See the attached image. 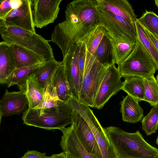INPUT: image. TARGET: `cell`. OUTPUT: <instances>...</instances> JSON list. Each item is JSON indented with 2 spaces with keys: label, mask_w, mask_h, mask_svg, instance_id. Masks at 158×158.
Returning <instances> with one entry per match:
<instances>
[{
  "label": "cell",
  "mask_w": 158,
  "mask_h": 158,
  "mask_svg": "<svg viewBox=\"0 0 158 158\" xmlns=\"http://www.w3.org/2000/svg\"><path fill=\"white\" fill-rule=\"evenodd\" d=\"M97 10L101 24L112 37L130 43H136L137 34L135 23L114 14L98 4Z\"/></svg>",
  "instance_id": "7"
},
{
  "label": "cell",
  "mask_w": 158,
  "mask_h": 158,
  "mask_svg": "<svg viewBox=\"0 0 158 158\" xmlns=\"http://www.w3.org/2000/svg\"><path fill=\"white\" fill-rule=\"evenodd\" d=\"M98 6L132 23L137 21L136 16L131 4L126 0H97Z\"/></svg>",
  "instance_id": "16"
},
{
  "label": "cell",
  "mask_w": 158,
  "mask_h": 158,
  "mask_svg": "<svg viewBox=\"0 0 158 158\" xmlns=\"http://www.w3.org/2000/svg\"><path fill=\"white\" fill-rule=\"evenodd\" d=\"M110 36L114 52V63L118 64L123 62L130 55L136 43L127 42Z\"/></svg>",
  "instance_id": "27"
},
{
  "label": "cell",
  "mask_w": 158,
  "mask_h": 158,
  "mask_svg": "<svg viewBox=\"0 0 158 158\" xmlns=\"http://www.w3.org/2000/svg\"><path fill=\"white\" fill-rule=\"evenodd\" d=\"M0 24L19 27L35 33L32 15V0H23L19 7L12 10L6 15L0 19Z\"/></svg>",
  "instance_id": "11"
},
{
  "label": "cell",
  "mask_w": 158,
  "mask_h": 158,
  "mask_svg": "<svg viewBox=\"0 0 158 158\" xmlns=\"http://www.w3.org/2000/svg\"><path fill=\"white\" fill-rule=\"evenodd\" d=\"M62 0H32L33 20L35 26L41 28L53 23L57 17Z\"/></svg>",
  "instance_id": "12"
},
{
  "label": "cell",
  "mask_w": 158,
  "mask_h": 158,
  "mask_svg": "<svg viewBox=\"0 0 158 158\" xmlns=\"http://www.w3.org/2000/svg\"><path fill=\"white\" fill-rule=\"evenodd\" d=\"M118 158H158V149L149 144L140 132H126L118 127L104 128Z\"/></svg>",
  "instance_id": "2"
},
{
  "label": "cell",
  "mask_w": 158,
  "mask_h": 158,
  "mask_svg": "<svg viewBox=\"0 0 158 158\" xmlns=\"http://www.w3.org/2000/svg\"><path fill=\"white\" fill-rule=\"evenodd\" d=\"M109 66L101 64L86 50L78 102L94 108L96 94Z\"/></svg>",
  "instance_id": "5"
},
{
  "label": "cell",
  "mask_w": 158,
  "mask_h": 158,
  "mask_svg": "<svg viewBox=\"0 0 158 158\" xmlns=\"http://www.w3.org/2000/svg\"><path fill=\"white\" fill-rule=\"evenodd\" d=\"M9 44L13 55L16 69L46 61L38 55L29 50L15 44Z\"/></svg>",
  "instance_id": "20"
},
{
  "label": "cell",
  "mask_w": 158,
  "mask_h": 158,
  "mask_svg": "<svg viewBox=\"0 0 158 158\" xmlns=\"http://www.w3.org/2000/svg\"><path fill=\"white\" fill-rule=\"evenodd\" d=\"M61 101L58 98L52 96L50 94L45 93L42 102L36 108L43 109L54 108L58 109Z\"/></svg>",
  "instance_id": "32"
},
{
  "label": "cell",
  "mask_w": 158,
  "mask_h": 158,
  "mask_svg": "<svg viewBox=\"0 0 158 158\" xmlns=\"http://www.w3.org/2000/svg\"><path fill=\"white\" fill-rule=\"evenodd\" d=\"M16 69L13 55L9 43H0V82L6 84L7 81Z\"/></svg>",
  "instance_id": "19"
},
{
  "label": "cell",
  "mask_w": 158,
  "mask_h": 158,
  "mask_svg": "<svg viewBox=\"0 0 158 158\" xmlns=\"http://www.w3.org/2000/svg\"><path fill=\"white\" fill-rule=\"evenodd\" d=\"M63 133L60 145L63 152L76 158H98L89 153L79 139L73 125L61 129Z\"/></svg>",
  "instance_id": "15"
},
{
  "label": "cell",
  "mask_w": 158,
  "mask_h": 158,
  "mask_svg": "<svg viewBox=\"0 0 158 158\" xmlns=\"http://www.w3.org/2000/svg\"><path fill=\"white\" fill-rule=\"evenodd\" d=\"M12 10L10 0H0V19L6 15Z\"/></svg>",
  "instance_id": "34"
},
{
  "label": "cell",
  "mask_w": 158,
  "mask_h": 158,
  "mask_svg": "<svg viewBox=\"0 0 158 158\" xmlns=\"http://www.w3.org/2000/svg\"><path fill=\"white\" fill-rule=\"evenodd\" d=\"M156 79L157 80V81L158 82V74L157 75L156 77Z\"/></svg>",
  "instance_id": "42"
},
{
  "label": "cell",
  "mask_w": 158,
  "mask_h": 158,
  "mask_svg": "<svg viewBox=\"0 0 158 158\" xmlns=\"http://www.w3.org/2000/svg\"><path fill=\"white\" fill-rule=\"evenodd\" d=\"M13 9H16L19 7L22 3L23 0H10Z\"/></svg>",
  "instance_id": "37"
},
{
  "label": "cell",
  "mask_w": 158,
  "mask_h": 158,
  "mask_svg": "<svg viewBox=\"0 0 158 158\" xmlns=\"http://www.w3.org/2000/svg\"><path fill=\"white\" fill-rule=\"evenodd\" d=\"M122 77L135 76L143 78L154 75L156 70L152 58L137 37L136 43L130 55L118 64Z\"/></svg>",
  "instance_id": "6"
},
{
  "label": "cell",
  "mask_w": 158,
  "mask_h": 158,
  "mask_svg": "<svg viewBox=\"0 0 158 158\" xmlns=\"http://www.w3.org/2000/svg\"><path fill=\"white\" fill-rule=\"evenodd\" d=\"M73 110L72 124L83 146L90 154L102 158V153L93 133L82 116Z\"/></svg>",
  "instance_id": "13"
},
{
  "label": "cell",
  "mask_w": 158,
  "mask_h": 158,
  "mask_svg": "<svg viewBox=\"0 0 158 158\" xmlns=\"http://www.w3.org/2000/svg\"><path fill=\"white\" fill-rule=\"evenodd\" d=\"M45 62L35 65L15 69L7 81V87L9 88L14 85H16L20 90H25L27 79L31 75L35 74Z\"/></svg>",
  "instance_id": "24"
},
{
  "label": "cell",
  "mask_w": 158,
  "mask_h": 158,
  "mask_svg": "<svg viewBox=\"0 0 158 158\" xmlns=\"http://www.w3.org/2000/svg\"><path fill=\"white\" fill-rule=\"evenodd\" d=\"M68 102L73 109L82 116L89 125L101 150L102 158H118L104 128L89 106L80 103L72 97Z\"/></svg>",
  "instance_id": "8"
},
{
  "label": "cell",
  "mask_w": 158,
  "mask_h": 158,
  "mask_svg": "<svg viewBox=\"0 0 158 158\" xmlns=\"http://www.w3.org/2000/svg\"><path fill=\"white\" fill-rule=\"evenodd\" d=\"M135 23L137 37L141 43L153 60L158 70V50L152 44L144 29L136 21Z\"/></svg>",
  "instance_id": "29"
},
{
  "label": "cell",
  "mask_w": 158,
  "mask_h": 158,
  "mask_svg": "<svg viewBox=\"0 0 158 158\" xmlns=\"http://www.w3.org/2000/svg\"><path fill=\"white\" fill-rule=\"evenodd\" d=\"M28 106L29 102L25 90L9 92L6 89L0 101V122L3 115L20 114L26 111Z\"/></svg>",
  "instance_id": "14"
},
{
  "label": "cell",
  "mask_w": 158,
  "mask_h": 158,
  "mask_svg": "<svg viewBox=\"0 0 158 158\" xmlns=\"http://www.w3.org/2000/svg\"><path fill=\"white\" fill-rule=\"evenodd\" d=\"M138 102L128 95L123 98L120 103V112L124 122L134 123L142 119L143 110Z\"/></svg>",
  "instance_id": "21"
},
{
  "label": "cell",
  "mask_w": 158,
  "mask_h": 158,
  "mask_svg": "<svg viewBox=\"0 0 158 158\" xmlns=\"http://www.w3.org/2000/svg\"><path fill=\"white\" fill-rule=\"evenodd\" d=\"M0 33L4 41L15 44L35 53L45 61L55 59L52 48L40 35L15 26L0 24Z\"/></svg>",
  "instance_id": "4"
},
{
  "label": "cell",
  "mask_w": 158,
  "mask_h": 158,
  "mask_svg": "<svg viewBox=\"0 0 158 158\" xmlns=\"http://www.w3.org/2000/svg\"><path fill=\"white\" fill-rule=\"evenodd\" d=\"M24 90L28 100V108H36L43 101L44 91L39 83L34 73L27 80Z\"/></svg>",
  "instance_id": "22"
},
{
  "label": "cell",
  "mask_w": 158,
  "mask_h": 158,
  "mask_svg": "<svg viewBox=\"0 0 158 158\" xmlns=\"http://www.w3.org/2000/svg\"><path fill=\"white\" fill-rule=\"evenodd\" d=\"M80 48L79 42L60 48L63 56L62 61L64 70L72 97L77 101L81 88L78 62Z\"/></svg>",
  "instance_id": "9"
},
{
  "label": "cell",
  "mask_w": 158,
  "mask_h": 158,
  "mask_svg": "<svg viewBox=\"0 0 158 158\" xmlns=\"http://www.w3.org/2000/svg\"><path fill=\"white\" fill-rule=\"evenodd\" d=\"M144 29L149 39L158 50V35L151 33L146 29Z\"/></svg>",
  "instance_id": "36"
},
{
  "label": "cell",
  "mask_w": 158,
  "mask_h": 158,
  "mask_svg": "<svg viewBox=\"0 0 158 158\" xmlns=\"http://www.w3.org/2000/svg\"><path fill=\"white\" fill-rule=\"evenodd\" d=\"M66 156V152H63L59 154H53L49 158H65Z\"/></svg>",
  "instance_id": "38"
},
{
  "label": "cell",
  "mask_w": 158,
  "mask_h": 158,
  "mask_svg": "<svg viewBox=\"0 0 158 158\" xmlns=\"http://www.w3.org/2000/svg\"><path fill=\"white\" fill-rule=\"evenodd\" d=\"M73 110L68 102L61 101L58 109L28 108L23 113V123L46 130H60L71 124Z\"/></svg>",
  "instance_id": "3"
},
{
  "label": "cell",
  "mask_w": 158,
  "mask_h": 158,
  "mask_svg": "<svg viewBox=\"0 0 158 158\" xmlns=\"http://www.w3.org/2000/svg\"><path fill=\"white\" fill-rule=\"evenodd\" d=\"M156 143L157 144L158 146V136H157V139H156Z\"/></svg>",
  "instance_id": "41"
},
{
  "label": "cell",
  "mask_w": 158,
  "mask_h": 158,
  "mask_svg": "<svg viewBox=\"0 0 158 158\" xmlns=\"http://www.w3.org/2000/svg\"><path fill=\"white\" fill-rule=\"evenodd\" d=\"M137 21L144 28L158 35V15L154 12L146 10Z\"/></svg>",
  "instance_id": "31"
},
{
  "label": "cell",
  "mask_w": 158,
  "mask_h": 158,
  "mask_svg": "<svg viewBox=\"0 0 158 158\" xmlns=\"http://www.w3.org/2000/svg\"><path fill=\"white\" fill-rule=\"evenodd\" d=\"M144 88V101L151 106L158 104V82L154 75L143 78Z\"/></svg>",
  "instance_id": "28"
},
{
  "label": "cell",
  "mask_w": 158,
  "mask_h": 158,
  "mask_svg": "<svg viewBox=\"0 0 158 158\" xmlns=\"http://www.w3.org/2000/svg\"><path fill=\"white\" fill-rule=\"evenodd\" d=\"M62 63L55 59L45 61L35 73L37 80L45 93L50 94L54 75Z\"/></svg>",
  "instance_id": "18"
},
{
  "label": "cell",
  "mask_w": 158,
  "mask_h": 158,
  "mask_svg": "<svg viewBox=\"0 0 158 158\" xmlns=\"http://www.w3.org/2000/svg\"><path fill=\"white\" fill-rule=\"evenodd\" d=\"M97 0H74L65 10V20L55 27L51 41L60 48L77 43L91 30L101 24Z\"/></svg>",
  "instance_id": "1"
},
{
  "label": "cell",
  "mask_w": 158,
  "mask_h": 158,
  "mask_svg": "<svg viewBox=\"0 0 158 158\" xmlns=\"http://www.w3.org/2000/svg\"><path fill=\"white\" fill-rule=\"evenodd\" d=\"M66 153V156L65 158H76L74 156H72L71 154L68 153Z\"/></svg>",
  "instance_id": "39"
},
{
  "label": "cell",
  "mask_w": 158,
  "mask_h": 158,
  "mask_svg": "<svg viewBox=\"0 0 158 158\" xmlns=\"http://www.w3.org/2000/svg\"><path fill=\"white\" fill-rule=\"evenodd\" d=\"M50 94L60 101L65 102H68L72 97L65 74L63 61L54 75L52 91Z\"/></svg>",
  "instance_id": "17"
},
{
  "label": "cell",
  "mask_w": 158,
  "mask_h": 158,
  "mask_svg": "<svg viewBox=\"0 0 158 158\" xmlns=\"http://www.w3.org/2000/svg\"><path fill=\"white\" fill-rule=\"evenodd\" d=\"M141 122L142 129L147 135L156 132L158 127V104L153 106Z\"/></svg>",
  "instance_id": "30"
},
{
  "label": "cell",
  "mask_w": 158,
  "mask_h": 158,
  "mask_svg": "<svg viewBox=\"0 0 158 158\" xmlns=\"http://www.w3.org/2000/svg\"><path fill=\"white\" fill-rule=\"evenodd\" d=\"M113 64L107 68L105 75L96 94L94 108H102L111 97L121 90L123 82L118 69Z\"/></svg>",
  "instance_id": "10"
},
{
  "label": "cell",
  "mask_w": 158,
  "mask_h": 158,
  "mask_svg": "<svg viewBox=\"0 0 158 158\" xmlns=\"http://www.w3.org/2000/svg\"><path fill=\"white\" fill-rule=\"evenodd\" d=\"M93 56L105 66H109L114 63L113 46L108 32L103 37Z\"/></svg>",
  "instance_id": "23"
},
{
  "label": "cell",
  "mask_w": 158,
  "mask_h": 158,
  "mask_svg": "<svg viewBox=\"0 0 158 158\" xmlns=\"http://www.w3.org/2000/svg\"><path fill=\"white\" fill-rule=\"evenodd\" d=\"M121 90L138 102L144 101V88L143 78L129 76L124 78Z\"/></svg>",
  "instance_id": "25"
},
{
  "label": "cell",
  "mask_w": 158,
  "mask_h": 158,
  "mask_svg": "<svg viewBox=\"0 0 158 158\" xmlns=\"http://www.w3.org/2000/svg\"><path fill=\"white\" fill-rule=\"evenodd\" d=\"M86 50L87 49L85 44L82 42H80V48L78 62L80 73L81 88L84 74Z\"/></svg>",
  "instance_id": "33"
},
{
  "label": "cell",
  "mask_w": 158,
  "mask_h": 158,
  "mask_svg": "<svg viewBox=\"0 0 158 158\" xmlns=\"http://www.w3.org/2000/svg\"><path fill=\"white\" fill-rule=\"evenodd\" d=\"M21 158H49L45 153L35 150H28Z\"/></svg>",
  "instance_id": "35"
},
{
  "label": "cell",
  "mask_w": 158,
  "mask_h": 158,
  "mask_svg": "<svg viewBox=\"0 0 158 158\" xmlns=\"http://www.w3.org/2000/svg\"><path fill=\"white\" fill-rule=\"evenodd\" d=\"M155 4L158 8V0H155Z\"/></svg>",
  "instance_id": "40"
},
{
  "label": "cell",
  "mask_w": 158,
  "mask_h": 158,
  "mask_svg": "<svg viewBox=\"0 0 158 158\" xmlns=\"http://www.w3.org/2000/svg\"><path fill=\"white\" fill-rule=\"evenodd\" d=\"M108 32L106 29L100 24L88 33L80 42H83L87 51L94 55L103 37Z\"/></svg>",
  "instance_id": "26"
}]
</instances>
